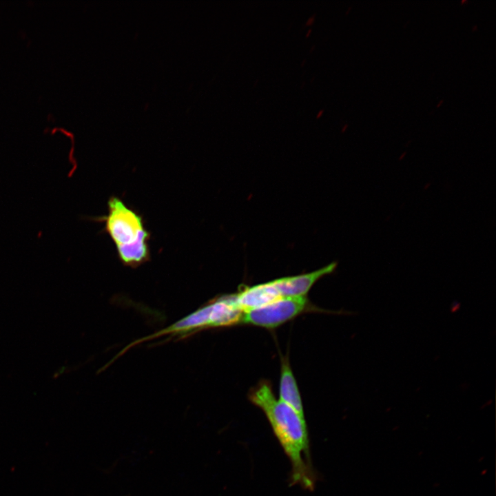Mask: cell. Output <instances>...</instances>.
Listing matches in <instances>:
<instances>
[{
    "label": "cell",
    "instance_id": "cell-1",
    "mask_svg": "<svg viewBox=\"0 0 496 496\" xmlns=\"http://www.w3.org/2000/svg\"><path fill=\"white\" fill-rule=\"evenodd\" d=\"M249 400L259 407L288 456L292 466L293 484L312 490L314 477L309 463V439L304 419L290 406L275 397L269 382L262 381L249 393Z\"/></svg>",
    "mask_w": 496,
    "mask_h": 496
},
{
    "label": "cell",
    "instance_id": "cell-2",
    "mask_svg": "<svg viewBox=\"0 0 496 496\" xmlns=\"http://www.w3.org/2000/svg\"><path fill=\"white\" fill-rule=\"evenodd\" d=\"M107 206L108 214L103 218L105 230L116 245L120 260L127 266L143 264L149 258V234L141 216L116 196L109 199Z\"/></svg>",
    "mask_w": 496,
    "mask_h": 496
},
{
    "label": "cell",
    "instance_id": "cell-3",
    "mask_svg": "<svg viewBox=\"0 0 496 496\" xmlns=\"http://www.w3.org/2000/svg\"><path fill=\"white\" fill-rule=\"evenodd\" d=\"M242 313L235 294L223 296L209 301L175 323L131 342L128 347L163 337L167 340H181L204 329L237 324L240 323Z\"/></svg>",
    "mask_w": 496,
    "mask_h": 496
},
{
    "label": "cell",
    "instance_id": "cell-4",
    "mask_svg": "<svg viewBox=\"0 0 496 496\" xmlns=\"http://www.w3.org/2000/svg\"><path fill=\"white\" fill-rule=\"evenodd\" d=\"M309 308L306 296L281 297L265 306L242 311L240 323L273 329Z\"/></svg>",
    "mask_w": 496,
    "mask_h": 496
},
{
    "label": "cell",
    "instance_id": "cell-5",
    "mask_svg": "<svg viewBox=\"0 0 496 496\" xmlns=\"http://www.w3.org/2000/svg\"><path fill=\"white\" fill-rule=\"evenodd\" d=\"M337 267V262L310 273L280 278L273 281L281 297L306 296V294L320 278L332 273Z\"/></svg>",
    "mask_w": 496,
    "mask_h": 496
},
{
    "label": "cell",
    "instance_id": "cell-6",
    "mask_svg": "<svg viewBox=\"0 0 496 496\" xmlns=\"http://www.w3.org/2000/svg\"><path fill=\"white\" fill-rule=\"evenodd\" d=\"M237 304L242 311L265 306L281 298L273 281L242 287L235 294Z\"/></svg>",
    "mask_w": 496,
    "mask_h": 496
},
{
    "label": "cell",
    "instance_id": "cell-7",
    "mask_svg": "<svg viewBox=\"0 0 496 496\" xmlns=\"http://www.w3.org/2000/svg\"><path fill=\"white\" fill-rule=\"evenodd\" d=\"M279 397V400L290 406L304 419L301 396L288 359L282 360Z\"/></svg>",
    "mask_w": 496,
    "mask_h": 496
}]
</instances>
